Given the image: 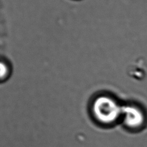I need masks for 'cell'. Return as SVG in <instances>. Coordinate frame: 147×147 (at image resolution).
<instances>
[{
    "mask_svg": "<svg viewBox=\"0 0 147 147\" xmlns=\"http://www.w3.org/2000/svg\"><path fill=\"white\" fill-rule=\"evenodd\" d=\"M93 112L99 121L111 123L115 121L121 115L122 107L112 98L100 96L94 101Z\"/></svg>",
    "mask_w": 147,
    "mask_h": 147,
    "instance_id": "6da1fadb",
    "label": "cell"
},
{
    "mask_svg": "<svg viewBox=\"0 0 147 147\" xmlns=\"http://www.w3.org/2000/svg\"><path fill=\"white\" fill-rule=\"evenodd\" d=\"M121 115L127 127L131 128L140 127L145 122V115L142 110L134 105L122 107Z\"/></svg>",
    "mask_w": 147,
    "mask_h": 147,
    "instance_id": "7a4b0ae2",
    "label": "cell"
},
{
    "mask_svg": "<svg viewBox=\"0 0 147 147\" xmlns=\"http://www.w3.org/2000/svg\"><path fill=\"white\" fill-rule=\"evenodd\" d=\"M9 69L7 65L3 62L0 61V80H5L9 75Z\"/></svg>",
    "mask_w": 147,
    "mask_h": 147,
    "instance_id": "3957f363",
    "label": "cell"
}]
</instances>
